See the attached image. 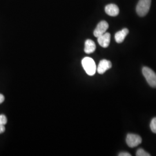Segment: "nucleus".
Instances as JSON below:
<instances>
[{
  "label": "nucleus",
  "instance_id": "ddd939ff",
  "mask_svg": "<svg viewBox=\"0 0 156 156\" xmlns=\"http://www.w3.org/2000/svg\"><path fill=\"white\" fill-rule=\"evenodd\" d=\"M7 123V119L4 115H0V125L5 126Z\"/></svg>",
  "mask_w": 156,
  "mask_h": 156
},
{
  "label": "nucleus",
  "instance_id": "20e7f679",
  "mask_svg": "<svg viewBox=\"0 0 156 156\" xmlns=\"http://www.w3.org/2000/svg\"><path fill=\"white\" fill-rule=\"evenodd\" d=\"M142 138L137 134H128L126 138V143L129 147L133 148L142 143Z\"/></svg>",
  "mask_w": 156,
  "mask_h": 156
},
{
  "label": "nucleus",
  "instance_id": "4468645a",
  "mask_svg": "<svg viewBox=\"0 0 156 156\" xmlns=\"http://www.w3.org/2000/svg\"><path fill=\"white\" fill-rule=\"evenodd\" d=\"M119 156H131V155L128 152H122L119 154Z\"/></svg>",
  "mask_w": 156,
  "mask_h": 156
},
{
  "label": "nucleus",
  "instance_id": "9b49d317",
  "mask_svg": "<svg viewBox=\"0 0 156 156\" xmlns=\"http://www.w3.org/2000/svg\"><path fill=\"white\" fill-rule=\"evenodd\" d=\"M136 156H150L151 154L146 152V151H144L142 149H140L138 151H136Z\"/></svg>",
  "mask_w": 156,
  "mask_h": 156
},
{
  "label": "nucleus",
  "instance_id": "f8f14e48",
  "mask_svg": "<svg viewBox=\"0 0 156 156\" xmlns=\"http://www.w3.org/2000/svg\"><path fill=\"white\" fill-rule=\"evenodd\" d=\"M151 130L153 133L156 134V117L153 118L151 121Z\"/></svg>",
  "mask_w": 156,
  "mask_h": 156
},
{
  "label": "nucleus",
  "instance_id": "423d86ee",
  "mask_svg": "<svg viewBox=\"0 0 156 156\" xmlns=\"http://www.w3.org/2000/svg\"><path fill=\"white\" fill-rule=\"evenodd\" d=\"M111 62L107 60H101L98 67L97 68V71L98 73L103 74L106 72L107 70L111 68Z\"/></svg>",
  "mask_w": 156,
  "mask_h": 156
},
{
  "label": "nucleus",
  "instance_id": "9d476101",
  "mask_svg": "<svg viewBox=\"0 0 156 156\" xmlns=\"http://www.w3.org/2000/svg\"><path fill=\"white\" fill-rule=\"evenodd\" d=\"M96 49V45L94 42L91 39H87L84 44V52L87 54H90Z\"/></svg>",
  "mask_w": 156,
  "mask_h": 156
},
{
  "label": "nucleus",
  "instance_id": "f257e3e1",
  "mask_svg": "<svg viewBox=\"0 0 156 156\" xmlns=\"http://www.w3.org/2000/svg\"><path fill=\"white\" fill-rule=\"evenodd\" d=\"M82 64L84 71L89 76H93L96 73L97 67L93 58L89 57H84L82 61Z\"/></svg>",
  "mask_w": 156,
  "mask_h": 156
},
{
  "label": "nucleus",
  "instance_id": "6e6552de",
  "mask_svg": "<svg viewBox=\"0 0 156 156\" xmlns=\"http://www.w3.org/2000/svg\"><path fill=\"white\" fill-rule=\"evenodd\" d=\"M105 11L111 16H116L119 13V8L116 4H108L105 8Z\"/></svg>",
  "mask_w": 156,
  "mask_h": 156
},
{
  "label": "nucleus",
  "instance_id": "1a4fd4ad",
  "mask_svg": "<svg viewBox=\"0 0 156 156\" xmlns=\"http://www.w3.org/2000/svg\"><path fill=\"white\" fill-rule=\"evenodd\" d=\"M128 33H129V30L126 28H123V30H122L121 31L117 32L115 35L116 42L118 44L122 43L124 40L125 39Z\"/></svg>",
  "mask_w": 156,
  "mask_h": 156
},
{
  "label": "nucleus",
  "instance_id": "f03ea898",
  "mask_svg": "<svg viewBox=\"0 0 156 156\" xmlns=\"http://www.w3.org/2000/svg\"><path fill=\"white\" fill-rule=\"evenodd\" d=\"M151 0H140L136 8L137 14L140 17L146 16L150 10Z\"/></svg>",
  "mask_w": 156,
  "mask_h": 156
},
{
  "label": "nucleus",
  "instance_id": "2eb2a0df",
  "mask_svg": "<svg viewBox=\"0 0 156 156\" xmlns=\"http://www.w3.org/2000/svg\"><path fill=\"white\" fill-rule=\"evenodd\" d=\"M5 130V126H2V125H0V134H2L3 133H4Z\"/></svg>",
  "mask_w": 156,
  "mask_h": 156
},
{
  "label": "nucleus",
  "instance_id": "dca6fc26",
  "mask_svg": "<svg viewBox=\"0 0 156 156\" xmlns=\"http://www.w3.org/2000/svg\"><path fill=\"white\" fill-rule=\"evenodd\" d=\"M4 100H5L4 96L3 95L0 94V104H2L4 101Z\"/></svg>",
  "mask_w": 156,
  "mask_h": 156
},
{
  "label": "nucleus",
  "instance_id": "0eeeda50",
  "mask_svg": "<svg viewBox=\"0 0 156 156\" xmlns=\"http://www.w3.org/2000/svg\"><path fill=\"white\" fill-rule=\"evenodd\" d=\"M97 41L99 45L102 48H107L109 46L111 42V34L109 33H105L101 35L100 37L97 38Z\"/></svg>",
  "mask_w": 156,
  "mask_h": 156
},
{
  "label": "nucleus",
  "instance_id": "39448f33",
  "mask_svg": "<svg viewBox=\"0 0 156 156\" xmlns=\"http://www.w3.org/2000/svg\"><path fill=\"white\" fill-rule=\"evenodd\" d=\"M109 27V24L106 21H101L99 23L97 26V27L94 31V35L95 37L98 38L101 35L106 33V30Z\"/></svg>",
  "mask_w": 156,
  "mask_h": 156
},
{
  "label": "nucleus",
  "instance_id": "7ed1b4c3",
  "mask_svg": "<svg viewBox=\"0 0 156 156\" xmlns=\"http://www.w3.org/2000/svg\"><path fill=\"white\" fill-rule=\"evenodd\" d=\"M142 73L146 81L153 88H156V73L150 68L144 67L142 69Z\"/></svg>",
  "mask_w": 156,
  "mask_h": 156
}]
</instances>
